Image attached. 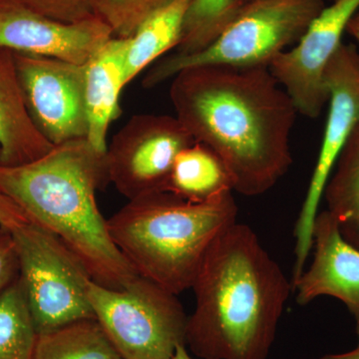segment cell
Listing matches in <instances>:
<instances>
[{"label":"cell","mask_w":359,"mask_h":359,"mask_svg":"<svg viewBox=\"0 0 359 359\" xmlns=\"http://www.w3.org/2000/svg\"><path fill=\"white\" fill-rule=\"evenodd\" d=\"M95 15L75 23L51 20L13 2L0 0V48L84 65L112 39Z\"/></svg>","instance_id":"12"},{"label":"cell","mask_w":359,"mask_h":359,"mask_svg":"<svg viewBox=\"0 0 359 359\" xmlns=\"http://www.w3.org/2000/svg\"><path fill=\"white\" fill-rule=\"evenodd\" d=\"M26 107L37 130L52 145L86 139L85 65L14 53Z\"/></svg>","instance_id":"10"},{"label":"cell","mask_w":359,"mask_h":359,"mask_svg":"<svg viewBox=\"0 0 359 359\" xmlns=\"http://www.w3.org/2000/svg\"><path fill=\"white\" fill-rule=\"evenodd\" d=\"M192 289L186 346L202 359H266L292 290L257 233L235 223L205 252Z\"/></svg>","instance_id":"2"},{"label":"cell","mask_w":359,"mask_h":359,"mask_svg":"<svg viewBox=\"0 0 359 359\" xmlns=\"http://www.w3.org/2000/svg\"><path fill=\"white\" fill-rule=\"evenodd\" d=\"M166 191L189 202H210L233 192V180L223 160L195 141L175 159Z\"/></svg>","instance_id":"16"},{"label":"cell","mask_w":359,"mask_h":359,"mask_svg":"<svg viewBox=\"0 0 359 359\" xmlns=\"http://www.w3.org/2000/svg\"><path fill=\"white\" fill-rule=\"evenodd\" d=\"M170 98L194 140L223 160L233 192L263 195L289 171L299 113L269 67L186 68L172 78Z\"/></svg>","instance_id":"1"},{"label":"cell","mask_w":359,"mask_h":359,"mask_svg":"<svg viewBox=\"0 0 359 359\" xmlns=\"http://www.w3.org/2000/svg\"><path fill=\"white\" fill-rule=\"evenodd\" d=\"M313 263L292 283L297 304L306 306L320 297L344 302L359 325V250L342 236L330 212L314 222Z\"/></svg>","instance_id":"13"},{"label":"cell","mask_w":359,"mask_h":359,"mask_svg":"<svg viewBox=\"0 0 359 359\" xmlns=\"http://www.w3.org/2000/svg\"><path fill=\"white\" fill-rule=\"evenodd\" d=\"M325 0H250L202 50L173 53L157 61L142 85L153 88L186 68L204 65L269 67L297 43L321 11Z\"/></svg>","instance_id":"5"},{"label":"cell","mask_w":359,"mask_h":359,"mask_svg":"<svg viewBox=\"0 0 359 359\" xmlns=\"http://www.w3.org/2000/svg\"><path fill=\"white\" fill-rule=\"evenodd\" d=\"M192 0H174L151 14L128 39L125 57V82L150 67L181 41L184 21Z\"/></svg>","instance_id":"17"},{"label":"cell","mask_w":359,"mask_h":359,"mask_svg":"<svg viewBox=\"0 0 359 359\" xmlns=\"http://www.w3.org/2000/svg\"><path fill=\"white\" fill-rule=\"evenodd\" d=\"M242 6L235 0H192L177 53L191 54L204 49L216 39Z\"/></svg>","instance_id":"21"},{"label":"cell","mask_w":359,"mask_h":359,"mask_svg":"<svg viewBox=\"0 0 359 359\" xmlns=\"http://www.w3.org/2000/svg\"><path fill=\"white\" fill-rule=\"evenodd\" d=\"M94 318L124 359H172L186 346L188 316L177 294L137 276L121 289L90 280Z\"/></svg>","instance_id":"6"},{"label":"cell","mask_w":359,"mask_h":359,"mask_svg":"<svg viewBox=\"0 0 359 359\" xmlns=\"http://www.w3.org/2000/svg\"><path fill=\"white\" fill-rule=\"evenodd\" d=\"M174 0H98L95 13L120 39H129L144 20Z\"/></svg>","instance_id":"22"},{"label":"cell","mask_w":359,"mask_h":359,"mask_svg":"<svg viewBox=\"0 0 359 359\" xmlns=\"http://www.w3.org/2000/svg\"><path fill=\"white\" fill-rule=\"evenodd\" d=\"M236 2L238 4V6H244L245 4H247L250 0H235Z\"/></svg>","instance_id":"30"},{"label":"cell","mask_w":359,"mask_h":359,"mask_svg":"<svg viewBox=\"0 0 359 359\" xmlns=\"http://www.w3.org/2000/svg\"><path fill=\"white\" fill-rule=\"evenodd\" d=\"M358 11L359 0H335L311 23L294 48L283 51L269 65L299 114L316 119L328 103L325 72Z\"/></svg>","instance_id":"11"},{"label":"cell","mask_w":359,"mask_h":359,"mask_svg":"<svg viewBox=\"0 0 359 359\" xmlns=\"http://www.w3.org/2000/svg\"><path fill=\"white\" fill-rule=\"evenodd\" d=\"M351 21V22L356 23V25H359V11L355 13V15L353 16V20Z\"/></svg>","instance_id":"29"},{"label":"cell","mask_w":359,"mask_h":359,"mask_svg":"<svg viewBox=\"0 0 359 359\" xmlns=\"http://www.w3.org/2000/svg\"><path fill=\"white\" fill-rule=\"evenodd\" d=\"M107 183L106 153L87 139L54 146L20 166L0 165V190L28 221L58 238L94 282L121 289L138 275L116 247L97 204V191Z\"/></svg>","instance_id":"3"},{"label":"cell","mask_w":359,"mask_h":359,"mask_svg":"<svg viewBox=\"0 0 359 359\" xmlns=\"http://www.w3.org/2000/svg\"><path fill=\"white\" fill-rule=\"evenodd\" d=\"M18 276V257L13 235L0 226V294Z\"/></svg>","instance_id":"24"},{"label":"cell","mask_w":359,"mask_h":359,"mask_svg":"<svg viewBox=\"0 0 359 359\" xmlns=\"http://www.w3.org/2000/svg\"><path fill=\"white\" fill-rule=\"evenodd\" d=\"M39 335L18 276L0 294V359H34Z\"/></svg>","instance_id":"20"},{"label":"cell","mask_w":359,"mask_h":359,"mask_svg":"<svg viewBox=\"0 0 359 359\" xmlns=\"http://www.w3.org/2000/svg\"><path fill=\"white\" fill-rule=\"evenodd\" d=\"M346 32H348L349 34L353 35L359 44V25H356V23L351 22V21L348 25H347Z\"/></svg>","instance_id":"28"},{"label":"cell","mask_w":359,"mask_h":359,"mask_svg":"<svg viewBox=\"0 0 359 359\" xmlns=\"http://www.w3.org/2000/svg\"><path fill=\"white\" fill-rule=\"evenodd\" d=\"M323 199L342 236L359 250V124L340 152Z\"/></svg>","instance_id":"18"},{"label":"cell","mask_w":359,"mask_h":359,"mask_svg":"<svg viewBox=\"0 0 359 359\" xmlns=\"http://www.w3.org/2000/svg\"><path fill=\"white\" fill-rule=\"evenodd\" d=\"M194 142L176 116H133L107 146L109 183L128 201L166 191L175 159Z\"/></svg>","instance_id":"9"},{"label":"cell","mask_w":359,"mask_h":359,"mask_svg":"<svg viewBox=\"0 0 359 359\" xmlns=\"http://www.w3.org/2000/svg\"><path fill=\"white\" fill-rule=\"evenodd\" d=\"M328 90L327 124L316 167L294 226L292 280L306 269L313 249L314 222L323 192L340 152L359 124V50L353 44L340 45L325 72Z\"/></svg>","instance_id":"8"},{"label":"cell","mask_w":359,"mask_h":359,"mask_svg":"<svg viewBox=\"0 0 359 359\" xmlns=\"http://www.w3.org/2000/svg\"><path fill=\"white\" fill-rule=\"evenodd\" d=\"M332 1H335V0H332Z\"/></svg>","instance_id":"31"},{"label":"cell","mask_w":359,"mask_h":359,"mask_svg":"<svg viewBox=\"0 0 359 359\" xmlns=\"http://www.w3.org/2000/svg\"><path fill=\"white\" fill-rule=\"evenodd\" d=\"M28 223L30 222L26 218L25 212L0 190V226L11 233Z\"/></svg>","instance_id":"25"},{"label":"cell","mask_w":359,"mask_h":359,"mask_svg":"<svg viewBox=\"0 0 359 359\" xmlns=\"http://www.w3.org/2000/svg\"><path fill=\"white\" fill-rule=\"evenodd\" d=\"M172 359H193L192 356L189 353L188 349H187V346L185 344L183 346H178L177 348L176 353H175V355Z\"/></svg>","instance_id":"27"},{"label":"cell","mask_w":359,"mask_h":359,"mask_svg":"<svg viewBox=\"0 0 359 359\" xmlns=\"http://www.w3.org/2000/svg\"><path fill=\"white\" fill-rule=\"evenodd\" d=\"M237 216L233 192L192 203L159 191L129 200L107 224L137 275L178 295L192 289L210 245Z\"/></svg>","instance_id":"4"},{"label":"cell","mask_w":359,"mask_h":359,"mask_svg":"<svg viewBox=\"0 0 359 359\" xmlns=\"http://www.w3.org/2000/svg\"><path fill=\"white\" fill-rule=\"evenodd\" d=\"M128 39L113 36L85 65V107L87 140L99 153L107 151L111 123L121 115L119 99L125 82Z\"/></svg>","instance_id":"14"},{"label":"cell","mask_w":359,"mask_h":359,"mask_svg":"<svg viewBox=\"0 0 359 359\" xmlns=\"http://www.w3.org/2000/svg\"><path fill=\"white\" fill-rule=\"evenodd\" d=\"M53 147L37 130L28 113L14 52L0 48V165L27 164Z\"/></svg>","instance_id":"15"},{"label":"cell","mask_w":359,"mask_h":359,"mask_svg":"<svg viewBox=\"0 0 359 359\" xmlns=\"http://www.w3.org/2000/svg\"><path fill=\"white\" fill-rule=\"evenodd\" d=\"M356 332H358V346L351 351L342 353L327 354L320 359H359V325H356Z\"/></svg>","instance_id":"26"},{"label":"cell","mask_w":359,"mask_h":359,"mask_svg":"<svg viewBox=\"0 0 359 359\" xmlns=\"http://www.w3.org/2000/svg\"><path fill=\"white\" fill-rule=\"evenodd\" d=\"M51 20L65 23L80 22L96 15L98 0H6Z\"/></svg>","instance_id":"23"},{"label":"cell","mask_w":359,"mask_h":359,"mask_svg":"<svg viewBox=\"0 0 359 359\" xmlns=\"http://www.w3.org/2000/svg\"><path fill=\"white\" fill-rule=\"evenodd\" d=\"M34 359H124L95 318L39 335Z\"/></svg>","instance_id":"19"},{"label":"cell","mask_w":359,"mask_h":359,"mask_svg":"<svg viewBox=\"0 0 359 359\" xmlns=\"http://www.w3.org/2000/svg\"><path fill=\"white\" fill-rule=\"evenodd\" d=\"M25 290L39 334L94 318L88 271L58 238L28 223L11 231Z\"/></svg>","instance_id":"7"}]
</instances>
